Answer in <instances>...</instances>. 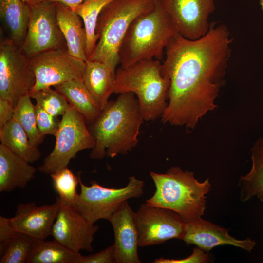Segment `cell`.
Segmentation results:
<instances>
[{"mask_svg":"<svg viewBox=\"0 0 263 263\" xmlns=\"http://www.w3.org/2000/svg\"><path fill=\"white\" fill-rule=\"evenodd\" d=\"M232 38L227 27L210 23L195 40L174 35L165 48L163 72L170 81L164 123L194 129L215 103L225 83Z\"/></svg>","mask_w":263,"mask_h":263,"instance_id":"1","label":"cell"},{"mask_svg":"<svg viewBox=\"0 0 263 263\" xmlns=\"http://www.w3.org/2000/svg\"><path fill=\"white\" fill-rule=\"evenodd\" d=\"M144 120L138 102L132 92L120 94L109 101L90 132L95 141L90 157L101 159L125 155L136 146L141 125Z\"/></svg>","mask_w":263,"mask_h":263,"instance_id":"2","label":"cell"},{"mask_svg":"<svg viewBox=\"0 0 263 263\" xmlns=\"http://www.w3.org/2000/svg\"><path fill=\"white\" fill-rule=\"evenodd\" d=\"M156 189L146 202L171 210L186 223L201 218L206 207V194L210 190L208 179L199 182L194 173L177 166L170 167L165 173H150Z\"/></svg>","mask_w":263,"mask_h":263,"instance_id":"3","label":"cell"},{"mask_svg":"<svg viewBox=\"0 0 263 263\" xmlns=\"http://www.w3.org/2000/svg\"><path fill=\"white\" fill-rule=\"evenodd\" d=\"M178 33L158 0L151 10L134 19L118 50L119 62L123 67L154 59L160 60L171 38Z\"/></svg>","mask_w":263,"mask_h":263,"instance_id":"4","label":"cell"},{"mask_svg":"<svg viewBox=\"0 0 263 263\" xmlns=\"http://www.w3.org/2000/svg\"><path fill=\"white\" fill-rule=\"evenodd\" d=\"M170 81L163 72L160 60L140 61L115 71L113 93L132 92L137 96L145 121L155 120L163 114L168 105Z\"/></svg>","mask_w":263,"mask_h":263,"instance_id":"5","label":"cell"},{"mask_svg":"<svg viewBox=\"0 0 263 263\" xmlns=\"http://www.w3.org/2000/svg\"><path fill=\"white\" fill-rule=\"evenodd\" d=\"M155 0H113L102 10L95 33L98 41L88 59L106 64L115 74L118 50L133 20L151 10Z\"/></svg>","mask_w":263,"mask_h":263,"instance_id":"6","label":"cell"},{"mask_svg":"<svg viewBox=\"0 0 263 263\" xmlns=\"http://www.w3.org/2000/svg\"><path fill=\"white\" fill-rule=\"evenodd\" d=\"M78 173L80 192L75 207L89 222L94 224L101 219L108 220L125 201L139 198L144 193V182L134 176L129 178L128 184L121 188H108L95 181L91 185L84 184Z\"/></svg>","mask_w":263,"mask_h":263,"instance_id":"7","label":"cell"},{"mask_svg":"<svg viewBox=\"0 0 263 263\" xmlns=\"http://www.w3.org/2000/svg\"><path fill=\"white\" fill-rule=\"evenodd\" d=\"M52 151L38 167L42 173L49 174L67 167L79 151L93 149L94 139L87 129L83 115L71 107L60 120Z\"/></svg>","mask_w":263,"mask_h":263,"instance_id":"8","label":"cell"},{"mask_svg":"<svg viewBox=\"0 0 263 263\" xmlns=\"http://www.w3.org/2000/svg\"><path fill=\"white\" fill-rule=\"evenodd\" d=\"M36 82L29 58L21 47L9 38L0 43V98L15 107L19 98L29 94Z\"/></svg>","mask_w":263,"mask_h":263,"instance_id":"9","label":"cell"},{"mask_svg":"<svg viewBox=\"0 0 263 263\" xmlns=\"http://www.w3.org/2000/svg\"><path fill=\"white\" fill-rule=\"evenodd\" d=\"M29 62L36 82L29 94L72 80L83 81L86 61L70 55L67 48L41 52Z\"/></svg>","mask_w":263,"mask_h":263,"instance_id":"10","label":"cell"},{"mask_svg":"<svg viewBox=\"0 0 263 263\" xmlns=\"http://www.w3.org/2000/svg\"><path fill=\"white\" fill-rule=\"evenodd\" d=\"M29 8L27 33L21 47L25 54L30 58L46 51L67 48L56 20V2L44 0Z\"/></svg>","mask_w":263,"mask_h":263,"instance_id":"11","label":"cell"},{"mask_svg":"<svg viewBox=\"0 0 263 263\" xmlns=\"http://www.w3.org/2000/svg\"><path fill=\"white\" fill-rule=\"evenodd\" d=\"M135 218L138 232V246L162 244L171 239H182L186 223L174 211L148 204H141Z\"/></svg>","mask_w":263,"mask_h":263,"instance_id":"12","label":"cell"},{"mask_svg":"<svg viewBox=\"0 0 263 263\" xmlns=\"http://www.w3.org/2000/svg\"><path fill=\"white\" fill-rule=\"evenodd\" d=\"M158 0L178 33L184 38L197 39L208 31V18L215 9L214 0Z\"/></svg>","mask_w":263,"mask_h":263,"instance_id":"13","label":"cell"},{"mask_svg":"<svg viewBox=\"0 0 263 263\" xmlns=\"http://www.w3.org/2000/svg\"><path fill=\"white\" fill-rule=\"evenodd\" d=\"M56 197L59 206L52 228L54 240L76 253L92 252L94 235L99 226L87 220L75 206Z\"/></svg>","mask_w":263,"mask_h":263,"instance_id":"14","label":"cell"},{"mask_svg":"<svg viewBox=\"0 0 263 263\" xmlns=\"http://www.w3.org/2000/svg\"><path fill=\"white\" fill-rule=\"evenodd\" d=\"M114 232L116 263H140L138 254V232L134 212L125 201L109 220Z\"/></svg>","mask_w":263,"mask_h":263,"instance_id":"15","label":"cell"},{"mask_svg":"<svg viewBox=\"0 0 263 263\" xmlns=\"http://www.w3.org/2000/svg\"><path fill=\"white\" fill-rule=\"evenodd\" d=\"M57 197L50 205H36L35 202L20 203L17 206L13 217L10 218L13 228L35 239H45L52 228L59 208Z\"/></svg>","mask_w":263,"mask_h":263,"instance_id":"16","label":"cell"},{"mask_svg":"<svg viewBox=\"0 0 263 263\" xmlns=\"http://www.w3.org/2000/svg\"><path fill=\"white\" fill-rule=\"evenodd\" d=\"M182 240L187 245H196L205 251H209L218 246L231 245L251 252L256 244L255 241L249 238L237 239L229 235L227 229L202 218L186 223Z\"/></svg>","mask_w":263,"mask_h":263,"instance_id":"17","label":"cell"},{"mask_svg":"<svg viewBox=\"0 0 263 263\" xmlns=\"http://www.w3.org/2000/svg\"><path fill=\"white\" fill-rule=\"evenodd\" d=\"M56 13L69 53L86 61L87 36L82 19L73 9L59 2H56Z\"/></svg>","mask_w":263,"mask_h":263,"instance_id":"18","label":"cell"},{"mask_svg":"<svg viewBox=\"0 0 263 263\" xmlns=\"http://www.w3.org/2000/svg\"><path fill=\"white\" fill-rule=\"evenodd\" d=\"M30 163L0 144V192L24 188L35 176L37 169Z\"/></svg>","mask_w":263,"mask_h":263,"instance_id":"19","label":"cell"},{"mask_svg":"<svg viewBox=\"0 0 263 263\" xmlns=\"http://www.w3.org/2000/svg\"><path fill=\"white\" fill-rule=\"evenodd\" d=\"M115 74L104 63L88 59L83 82L102 110L113 93Z\"/></svg>","mask_w":263,"mask_h":263,"instance_id":"20","label":"cell"},{"mask_svg":"<svg viewBox=\"0 0 263 263\" xmlns=\"http://www.w3.org/2000/svg\"><path fill=\"white\" fill-rule=\"evenodd\" d=\"M0 16L9 38L21 47L30 18L29 5L23 0H0Z\"/></svg>","mask_w":263,"mask_h":263,"instance_id":"21","label":"cell"},{"mask_svg":"<svg viewBox=\"0 0 263 263\" xmlns=\"http://www.w3.org/2000/svg\"><path fill=\"white\" fill-rule=\"evenodd\" d=\"M54 87L64 96L71 107L81 114L89 122L93 123L99 115L102 110L83 81L74 79Z\"/></svg>","mask_w":263,"mask_h":263,"instance_id":"22","label":"cell"},{"mask_svg":"<svg viewBox=\"0 0 263 263\" xmlns=\"http://www.w3.org/2000/svg\"><path fill=\"white\" fill-rule=\"evenodd\" d=\"M250 151L251 169L239 181L240 200L245 202L256 196L263 202V138L255 141Z\"/></svg>","mask_w":263,"mask_h":263,"instance_id":"23","label":"cell"},{"mask_svg":"<svg viewBox=\"0 0 263 263\" xmlns=\"http://www.w3.org/2000/svg\"><path fill=\"white\" fill-rule=\"evenodd\" d=\"M0 140L1 144L29 163L38 161L41 156L38 147L31 144L22 127L13 118L0 128Z\"/></svg>","mask_w":263,"mask_h":263,"instance_id":"24","label":"cell"},{"mask_svg":"<svg viewBox=\"0 0 263 263\" xmlns=\"http://www.w3.org/2000/svg\"><path fill=\"white\" fill-rule=\"evenodd\" d=\"M81 255L55 240L35 239L27 263H79Z\"/></svg>","mask_w":263,"mask_h":263,"instance_id":"25","label":"cell"},{"mask_svg":"<svg viewBox=\"0 0 263 263\" xmlns=\"http://www.w3.org/2000/svg\"><path fill=\"white\" fill-rule=\"evenodd\" d=\"M113 0H84L73 10L82 19L86 32V55L92 54L98 41L95 33L98 17L102 9Z\"/></svg>","mask_w":263,"mask_h":263,"instance_id":"26","label":"cell"},{"mask_svg":"<svg viewBox=\"0 0 263 263\" xmlns=\"http://www.w3.org/2000/svg\"><path fill=\"white\" fill-rule=\"evenodd\" d=\"M35 241L33 237L17 231L0 243V263H27Z\"/></svg>","mask_w":263,"mask_h":263,"instance_id":"27","label":"cell"},{"mask_svg":"<svg viewBox=\"0 0 263 263\" xmlns=\"http://www.w3.org/2000/svg\"><path fill=\"white\" fill-rule=\"evenodd\" d=\"M29 94L21 97L14 108L13 119L18 122L27 134L31 144L38 147L43 141L38 130L35 106Z\"/></svg>","mask_w":263,"mask_h":263,"instance_id":"28","label":"cell"},{"mask_svg":"<svg viewBox=\"0 0 263 263\" xmlns=\"http://www.w3.org/2000/svg\"><path fill=\"white\" fill-rule=\"evenodd\" d=\"M54 189L58 197L66 203L75 206L78 194L76 188L79 179L67 167L51 174Z\"/></svg>","mask_w":263,"mask_h":263,"instance_id":"29","label":"cell"},{"mask_svg":"<svg viewBox=\"0 0 263 263\" xmlns=\"http://www.w3.org/2000/svg\"><path fill=\"white\" fill-rule=\"evenodd\" d=\"M36 103L52 115H63L71 107L66 98L56 90L51 87L29 94Z\"/></svg>","mask_w":263,"mask_h":263,"instance_id":"30","label":"cell"},{"mask_svg":"<svg viewBox=\"0 0 263 263\" xmlns=\"http://www.w3.org/2000/svg\"><path fill=\"white\" fill-rule=\"evenodd\" d=\"M37 124L40 134L56 136L60 123L57 117L47 112L37 103L34 105Z\"/></svg>","mask_w":263,"mask_h":263,"instance_id":"31","label":"cell"},{"mask_svg":"<svg viewBox=\"0 0 263 263\" xmlns=\"http://www.w3.org/2000/svg\"><path fill=\"white\" fill-rule=\"evenodd\" d=\"M114 260V245H110L101 251L87 256L81 255L79 263H113Z\"/></svg>","mask_w":263,"mask_h":263,"instance_id":"32","label":"cell"},{"mask_svg":"<svg viewBox=\"0 0 263 263\" xmlns=\"http://www.w3.org/2000/svg\"><path fill=\"white\" fill-rule=\"evenodd\" d=\"M209 259L208 254L198 247H195L189 256L182 259H169L160 258L156 259L153 263H206Z\"/></svg>","mask_w":263,"mask_h":263,"instance_id":"33","label":"cell"},{"mask_svg":"<svg viewBox=\"0 0 263 263\" xmlns=\"http://www.w3.org/2000/svg\"><path fill=\"white\" fill-rule=\"evenodd\" d=\"M14 108L10 101L0 98V128L13 119Z\"/></svg>","mask_w":263,"mask_h":263,"instance_id":"34","label":"cell"},{"mask_svg":"<svg viewBox=\"0 0 263 263\" xmlns=\"http://www.w3.org/2000/svg\"><path fill=\"white\" fill-rule=\"evenodd\" d=\"M17 231L12 226L10 218L0 216V243L12 237Z\"/></svg>","mask_w":263,"mask_h":263,"instance_id":"35","label":"cell"},{"mask_svg":"<svg viewBox=\"0 0 263 263\" xmlns=\"http://www.w3.org/2000/svg\"><path fill=\"white\" fill-rule=\"evenodd\" d=\"M49 2H59L61 3L70 8L73 9L75 8L81 3L84 0H45Z\"/></svg>","mask_w":263,"mask_h":263,"instance_id":"36","label":"cell"},{"mask_svg":"<svg viewBox=\"0 0 263 263\" xmlns=\"http://www.w3.org/2000/svg\"><path fill=\"white\" fill-rule=\"evenodd\" d=\"M29 5H34L40 3L45 0H23Z\"/></svg>","mask_w":263,"mask_h":263,"instance_id":"37","label":"cell"},{"mask_svg":"<svg viewBox=\"0 0 263 263\" xmlns=\"http://www.w3.org/2000/svg\"><path fill=\"white\" fill-rule=\"evenodd\" d=\"M259 3L261 6V10L263 12V0H259Z\"/></svg>","mask_w":263,"mask_h":263,"instance_id":"38","label":"cell"}]
</instances>
